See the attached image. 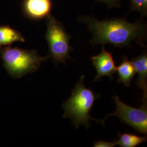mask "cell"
I'll list each match as a JSON object with an SVG mask.
<instances>
[{
	"label": "cell",
	"instance_id": "obj_2",
	"mask_svg": "<svg viewBox=\"0 0 147 147\" xmlns=\"http://www.w3.org/2000/svg\"><path fill=\"white\" fill-rule=\"evenodd\" d=\"M84 79V75H82L75 86L70 98L62 105L63 118L71 119L77 129L80 125L87 129L90 127L89 121L94 119L90 117V111L95 101L100 96L92 89L86 87Z\"/></svg>",
	"mask_w": 147,
	"mask_h": 147
},
{
	"label": "cell",
	"instance_id": "obj_14",
	"mask_svg": "<svg viewBox=\"0 0 147 147\" xmlns=\"http://www.w3.org/2000/svg\"><path fill=\"white\" fill-rule=\"evenodd\" d=\"M97 1L102 2L106 3L109 8L119 7L121 5V0H96Z\"/></svg>",
	"mask_w": 147,
	"mask_h": 147
},
{
	"label": "cell",
	"instance_id": "obj_1",
	"mask_svg": "<svg viewBox=\"0 0 147 147\" xmlns=\"http://www.w3.org/2000/svg\"><path fill=\"white\" fill-rule=\"evenodd\" d=\"M78 20L87 25L93 33L90 42L92 45L110 44L122 48L131 47L132 42L136 41L141 47H146L144 42L147 37V26L144 22L132 23L121 18L100 21L94 17L86 16H79Z\"/></svg>",
	"mask_w": 147,
	"mask_h": 147
},
{
	"label": "cell",
	"instance_id": "obj_4",
	"mask_svg": "<svg viewBox=\"0 0 147 147\" xmlns=\"http://www.w3.org/2000/svg\"><path fill=\"white\" fill-rule=\"evenodd\" d=\"M47 32L45 38L49 47V55L56 65L65 64L70 58L73 50L70 41L71 36L66 31L63 24L50 14L46 18Z\"/></svg>",
	"mask_w": 147,
	"mask_h": 147
},
{
	"label": "cell",
	"instance_id": "obj_3",
	"mask_svg": "<svg viewBox=\"0 0 147 147\" xmlns=\"http://www.w3.org/2000/svg\"><path fill=\"white\" fill-rule=\"evenodd\" d=\"M0 55L4 68L14 79H20L37 71L42 63L50 58L42 57L36 50H26L10 45L0 47Z\"/></svg>",
	"mask_w": 147,
	"mask_h": 147
},
{
	"label": "cell",
	"instance_id": "obj_10",
	"mask_svg": "<svg viewBox=\"0 0 147 147\" xmlns=\"http://www.w3.org/2000/svg\"><path fill=\"white\" fill-rule=\"evenodd\" d=\"M16 42H25V39L21 32L9 25L0 26V47L11 45Z\"/></svg>",
	"mask_w": 147,
	"mask_h": 147
},
{
	"label": "cell",
	"instance_id": "obj_7",
	"mask_svg": "<svg viewBox=\"0 0 147 147\" xmlns=\"http://www.w3.org/2000/svg\"><path fill=\"white\" fill-rule=\"evenodd\" d=\"M52 0H24L22 11L27 18L33 20L45 19L51 14Z\"/></svg>",
	"mask_w": 147,
	"mask_h": 147
},
{
	"label": "cell",
	"instance_id": "obj_11",
	"mask_svg": "<svg viewBox=\"0 0 147 147\" xmlns=\"http://www.w3.org/2000/svg\"><path fill=\"white\" fill-rule=\"evenodd\" d=\"M147 141V137L140 136L132 134H118L117 145L121 147H135Z\"/></svg>",
	"mask_w": 147,
	"mask_h": 147
},
{
	"label": "cell",
	"instance_id": "obj_13",
	"mask_svg": "<svg viewBox=\"0 0 147 147\" xmlns=\"http://www.w3.org/2000/svg\"><path fill=\"white\" fill-rule=\"evenodd\" d=\"M95 147H114L117 145V140H115L112 142H106L104 141H95Z\"/></svg>",
	"mask_w": 147,
	"mask_h": 147
},
{
	"label": "cell",
	"instance_id": "obj_6",
	"mask_svg": "<svg viewBox=\"0 0 147 147\" xmlns=\"http://www.w3.org/2000/svg\"><path fill=\"white\" fill-rule=\"evenodd\" d=\"M92 64L94 67L97 74L93 81H97L104 76H109L113 79L114 74L116 72L117 67L115 65L112 53L106 50L104 45L101 53L96 56L91 57Z\"/></svg>",
	"mask_w": 147,
	"mask_h": 147
},
{
	"label": "cell",
	"instance_id": "obj_5",
	"mask_svg": "<svg viewBox=\"0 0 147 147\" xmlns=\"http://www.w3.org/2000/svg\"><path fill=\"white\" fill-rule=\"evenodd\" d=\"M117 106V109L113 113L109 114L102 120V124L110 116L118 117L123 124L132 127L140 134H147V101H142V105L139 108H135L126 105L116 95L113 97Z\"/></svg>",
	"mask_w": 147,
	"mask_h": 147
},
{
	"label": "cell",
	"instance_id": "obj_12",
	"mask_svg": "<svg viewBox=\"0 0 147 147\" xmlns=\"http://www.w3.org/2000/svg\"><path fill=\"white\" fill-rule=\"evenodd\" d=\"M130 11H136L142 16H147V0H130Z\"/></svg>",
	"mask_w": 147,
	"mask_h": 147
},
{
	"label": "cell",
	"instance_id": "obj_8",
	"mask_svg": "<svg viewBox=\"0 0 147 147\" xmlns=\"http://www.w3.org/2000/svg\"><path fill=\"white\" fill-rule=\"evenodd\" d=\"M135 71L138 74L136 84L143 91L142 101H147V54L142 55L132 59Z\"/></svg>",
	"mask_w": 147,
	"mask_h": 147
},
{
	"label": "cell",
	"instance_id": "obj_9",
	"mask_svg": "<svg viewBox=\"0 0 147 147\" xmlns=\"http://www.w3.org/2000/svg\"><path fill=\"white\" fill-rule=\"evenodd\" d=\"M118 75V82L122 83L126 87L130 86L135 74V70L131 62L126 56L122 57L121 63L116 68Z\"/></svg>",
	"mask_w": 147,
	"mask_h": 147
}]
</instances>
